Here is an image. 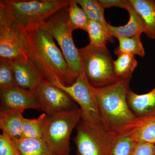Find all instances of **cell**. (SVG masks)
<instances>
[{
    "instance_id": "cell-24",
    "label": "cell",
    "mask_w": 155,
    "mask_h": 155,
    "mask_svg": "<svg viewBox=\"0 0 155 155\" xmlns=\"http://www.w3.org/2000/svg\"><path fill=\"white\" fill-rule=\"evenodd\" d=\"M46 114L44 113L34 119L24 118L22 126L23 137L28 138H42L43 123Z\"/></svg>"
},
{
    "instance_id": "cell-22",
    "label": "cell",
    "mask_w": 155,
    "mask_h": 155,
    "mask_svg": "<svg viewBox=\"0 0 155 155\" xmlns=\"http://www.w3.org/2000/svg\"><path fill=\"white\" fill-rule=\"evenodd\" d=\"M68 16L69 23L74 30L80 29L87 31L90 19L85 11L78 6L75 0L69 1Z\"/></svg>"
},
{
    "instance_id": "cell-30",
    "label": "cell",
    "mask_w": 155,
    "mask_h": 155,
    "mask_svg": "<svg viewBox=\"0 0 155 155\" xmlns=\"http://www.w3.org/2000/svg\"></svg>"
},
{
    "instance_id": "cell-1",
    "label": "cell",
    "mask_w": 155,
    "mask_h": 155,
    "mask_svg": "<svg viewBox=\"0 0 155 155\" xmlns=\"http://www.w3.org/2000/svg\"><path fill=\"white\" fill-rule=\"evenodd\" d=\"M29 43L28 62L44 80L55 85H72L76 79L51 33L41 26L25 31Z\"/></svg>"
},
{
    "instance_id": "cell-12",
    "label": "cell",
    "mask_w": 155,
    "mask_h": 155,
    "mask_svg": "<svg viewBox=\"0 0 155 155\" xmlns=\"http://www.w3.org/2000/svg\"><path fill=\"white\" fill-rule=\"evenodd\" d=\"M14 71L17 86L33 92L43 80L41 75L28 61H14L10 62Z\"/></svg>"
},
{
    "instance_id": "cell-17",
    "label": "cell",
    "mask_w": 155,
    "mask_h": 155,
    "mask_svg": "<svg viewBox=\"0 0 155 155\" xmlns=\"http://www.w3.org/2000/svg\"><path fill=\"white\" fill-rule=\"evenodd\" d=\"M12 140L19 155H54L43 138L22 137Z\"/></svg>"
},
{
    "instance_id": "cell-19",
    "label": "cell",
    "mask_w": 155,
    "mask_h": 155,
    "mask_svg": "<svg viewBox=\"0 0 155 155\" xmlns=\"http://www.w3.org/2000/svg\"><path fill=\"white\" fill-rule=\"evenodd\" d=\"M117 59L114 61V70L120 80H130L134 69L137 67L135 56L130 54H116Z\"/></svg>"
},
{
    "instance_id": "cell-21",
    "label": "cell",
    "mask_w": 155,
    "mask_h": 155,
    "mask_svg": "<svg viewBox=\"0 0 155 155\" xmlns=\"http://www.w3.org/2000/svg\"><path fill=\"white\" fill-rule=\"evenodd\" d=\"M85 11L90 20L99 22L109 28V24L104 17V8L99 0H75Z\"/></svg>"
},
{
    "instance_id": "cell-13",
    "label": "cell",
    "mask_w": 155,
    "mask_h": 155,
    "mask_svg": "<svg viewBox=\"0 0 155 155\" xmlns=\"http://www.w3.org/2000/svg\"><path fill=\"white\" fill-rule=\"evenodd\" d=\"M127 100L130 110L140 120L155 116V87L143 94H136L129 89Z\"/></svg>"
},
{
    "instance_id": "cell-16",
    "label": "cell",
    "mask_w": 155,
    "mask_h": 155,
    "mask_svg": "<svg viewBox=\"0 0 155 155\" xmlns=\"http://www.w3.org/2000/svg\"><path fill=\"white\" fill-rule=\"evenodd\" d=\"M127 12L129 15V19L126 25L118 27L109 25V31L114 37L117 38L121 37L132 38L141 35L142 34L144 33V23L132 6Z\"/></svg>"
},
{
    "instance_id": "cell-8",
    "label": "cell",
    "mask_w": 155,
    "mask_h": 155,
    "mask_svg": "<svg viewBox=\"0 0 155 155\" xmlns=\"http://www.w3.org/2000/svg\"><path fill=\"white\" fill-rule=\"evenodd\" d=\"M74 139L77 155H110L117 137L104 128L81 119Z\"/></svg>"
},
{
    "instance_id": "cell-27",
    "label": "cell",
    "mask_w": 155,
    "mask_h": 155,
    "mask_svg": "<svg viewBox=\"0 0 155 155\" xmlns=\"http://www.w3.org/2000/svg\"><path fill=\"white\" fill-rule=\"evenodd\" d=\"M0 155H19L12 139L3 133L0 135Z\"/></svg>"
},
{
    "instance_id": "cell-15",
    "label": "cell",
    "mask_w": 155,
    "mask_h": 155,
    "mask_svg": "<svg viewBox=\"0 0 155 155\" xmlns=\"http://www.w3.org/2000/svg\"><path fill=\"white\" fill-rule=\"evenodd\" d=\"M144 23V33L155 40V0H129Z\"/></svg>"
},
{
    "instance_id": "cell-11",
    "label": "cell",
    "mask_w": 155,
    "mask_h": 155,
    "mask_svg": "<svg viewBox=\"0 0 155 155\" xmlns=\"http://www.w3.org/2000/svg\"><path fill=\"white\" fill-rule=\"evenodd\" d=\"M1 111L41 110L40 106L32 92L16 86L0 89Z\"/></svg>"
},
{
    "instance_id": "cell-20",
    "label": "cell",
    "mask_w": 155,
    "mask_h": 155,
    "mask_svg": "<svg viewBox=\"0 0 155 155\" xmlns=\"http://www.w3.org/2000/svg\"><path fill=\"white\" fill-rule=\"evenodd\" d=\"M132 137L136 143L155 144V116L141 119V123L132 131Z\"/></svg>"
},
{
    "instance_id": "cell-7",
    "label": "cell",
    "mask_w": 155,
    "mask_h": 155,
    "mask_svg": "<svg viewBox=\"0 0 155 155\" xmlns=\"http://www.w3.org/2000/svg\"><path fill=\"white\" fill-rule=\"evenodd\" d=\"M28 51L26 31L0 8V60L28 61Z\"/></svg>"
},
{
    "instance_id": "cell-18",
    "label": "cell",
    "mask_w": 155,
    "mask_h": 155,
    "mask_svg": "<svg viewBox=\"0 0 155 155\" xmlns=\"http://www.w3.org/2000/svg\"><path fill=\"white\" fill-rule=\"evenodd\" d=\"M90 44L94 47L106 48L108 42H114V37L110 33L109 28L94 20H89L87 31Z\"/></svg>"
},
{
    "instance_id": "cell-3",
    "label": "cell",
    "mask_w": 155,
    "mask_h": 155,
    "mask_svg": "<svg viewBox=\"0 0 155 155\" xmlns=\"http://www.w3.org/2000/svg\"><path fill=\"white\" fill-rule=\"evenodd\" d=\"M67 0H1L0 8L25 31L41 26L52 15L69 5Z\"/></svg>"
},
{
    "instance_id": "cell-14",
    "label": "cell",
    "mask_w": 155,
    "mask_h": 155,
    "mask_svg": "<svg viewBox=\"0 0 155 155\" xmlns=\"http://www.w3.org/2000/svg\"><path fill=\"white\" fill-rule=\"evenodd\" d=\"M23 110L0 111V128L2 133L12 140L23 137Z\"/></svg>"
},
{
    "instance_id": "cell-25",
    "label": "cell",
    "mask_w": 155,
    "mask_h": 155,
    "mask_svg": "<svg viewBox=\"0 0 155 155\" xmlns=\"http://www.w3.org/2000/svg\"><path fill=\"white\" fill-rule=\"evenodd\" d=\"M136 142L131 133L117 137L110 155H131Z\"/></svg>"
},
{
    "instance_id": "cell-26",
    "label": "cell",
    "mask_w": 155,
    "mask_h": 155,
    "mask_svg": "<svg viewBox=\"0 0 155 155\" xmlns=\"http://www.w3.org/2000/svg\"><path fill=\"white\" fill-rule=\"evenodd\" d=\"M16 86L17 85L11 63L0 60V89Z\"/></svg>"
},
{
    "instance_id": "cell-10",
    "label": "cell",
    "mask_w": 155,
    "mask_h": 155,
    "mask_svg": "<svg viewBox=\"0 0 155 155\" xmlns=\"http://www.w3.org/2000/svg\"><path fill=\"white\" fill-rule=\"evenodd\" d=\"M32 93L38 101L41 110L48 116L78 108L69 95L47 81L42 80Z\"/></svg>"
},
{
    "instance_id": "cell-2",
    "label": "cell",
    "mask_w": 155,
    "mask_h": 155,
    "mask_svg": "<svg viewBox=\"0 0 155 155\" xmlns=\"http://www.w3.org/2000/svg\"><path fill=\"white\" fill-rule=\"evenodd\" d=\"M130 81L120 80L103 87L91 86L103 125L108 133L116 137L131 133L141 123L127 103Z\"/></svg>"
},
{
    "instance_id": "cell-6",
    "label": "cell",
    "mask_w": 155,
    "mask_h": 155,
    "mask_svg": "<svg viewBox=\"0 0 155 155\" xmlns=\"http://www.w3.org/2000/svg\"><path fill=\"white\" fill-rule=\"evenodd\" d=\"M78 51L84 73L92 86L103 87L120 80L114 72V60L107 48L94 47L88 45Z\"/></svg>"
},
{
    "instance_id": "cell-9",
    "label": "cell",
    "mask_w": 155,
    "mask_h": 155,
    "mask_svg": "<svg viewBox=\"0 0 155 155\" xmlns=\"http://www.w3.org/2000/svg\"><path fill=\"white\" fill-rule=\"evenodd\" d=\"M54 85L67 93L78 104L82 112L81 119L105 128L101 119L96 99L85 73L78 78L72 85L66 86L58 83Z\"/></svg>"
},
{
    "instance_id": "cell-31",
    "label": "cell",
    "mask_w": 155,
    "mask_h": 155,
    "mask_svg": "<svg viewBox=\"0 0 155 155\" xmlns=\"http://www.w3.org/2000/svg\"></svg>"
},
{
    "instance_id": "cell-4",
    "label": "cell",
    "mask_w": 155,
    "mask_h": 155,
    "mask_svg": "<svg viewBox=\"0 0 155 155\" xmlns=\"http://www.w3.org/2000/svg\"><path fill=\"white\" fill-rule=\"evenodd\" d=\"M68 6L53 14L41 26L57 41L70 72L76 79L84 72L78 49L72 38L74 29L68 19Z\"/></svg>"
},
{
    "instance_id": "cell-5",
    "label": "cell",
    "mask_w": 155,
    "mask_h": 155,
    "mask_svg": "<svg viewBox=\"0 0 155 155\" xmlns=\"http://www.w3.org/2000/svg\"><path fill=\"white\" fill-rule=\"evenodd\" d=\"M80 108L46 116L42 127V138L55 155H69V140L73 129L80 121Z\"/></svg>"
},
{
    "instance_id": "cell-28",
    "label": "cell",
    "mask_w": 155,
    "mask_h": 155,
    "mask_svg": "<svg viewBox=\"0 0 155 155\" xmlns=\"http://www.w3.org/2000/svg\"><path fill=\"white\" fill-rule=\"evenodd\" d=\"M131 155H155V144L147 143H136Z\"/></svg>"
},
{
    "instance_id": "cell-29",
    "label": "cell",
    "mask_w": 155,
    "mask_h": 155,
    "mask_svg": "<svg viewBox=\"0 0 155 155\" xmlns=\"http://www.w3.org/2000/svg\"><path fill=\"white\" fill-rule=\"evenodd\" d=\"M100 2L105 9L110 8L112 7H118L129 11L132 5L129 1L126 0H99Z\"/></svg>"
},
{
    "instance_id": "cell-23",
    "label": "cell",
    "mask_w": 155,
    "mask_h": 155,
    "mask_svg": "<svg viewBox=\"0 0 155 155\" xmlns=\"http://www.w3.org/2000/svg\"><path fill=\"white\" fill-rule=\"evenodd\" d=\"M140 36L117 38L119 41V45L115 50V54L124 53L139 56L141 58L144 57L145 52L140 39Z\"/></svg>"
}]
</instances>
